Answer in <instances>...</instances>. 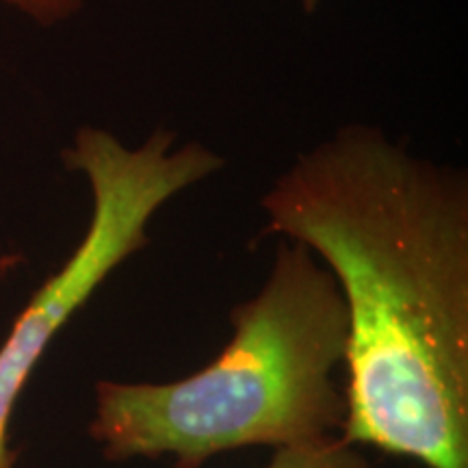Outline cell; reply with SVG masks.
I'll use <instances>...</instances> for the list:
<instances>
[{"mask_svg":"<svg viewBox=\"0 0 468 468\" xmlns=\"http://www.w3.org/2000/svg\"><path fill=\"white\" fill-rule=\"evenodd\" d=\"M262 234L306 245L347 306L341 441L468 468V176L368 124L297 154Z\"/></svg>","mask_w":468,"mask_h":468,"instance_id":"6da1fadb","label":"cell"},{"mask_svg":"<svg viewBox=\"0 0 468 468\" xmlns=\"http://www.w3.org/2000/svg\"><path fill=\"white\" fill-rule=\"evenodd\" d=\"M232 338L193 376L93 386L87 434L109 462L172 455L202 468L245 447H314L341 438L347 419L349 319L335 276L313 250L278 243L254 297L230 310Z\"/></svg>","mask_w":468,"mask_h":468,"instance_id":"7a4b0ae2","label":"cell"},{"mask_svg":"<svg viewBox=\"0 0 468 468\" xmlns=\"http://www.w3.org/2000/svg\"><path fill=\"white\" fill-rule=\"evenodd\" d=\"M176 139L169 128H156L128 148L104 128L80 126L63 150L66 167L90 185L91 218L80 243L33 292L0 345V468L16 466L11 417L52 338L122 262L148 248L150 221L169 200L226 167L224 156L208 145H176Z\"/></svg>","mask_w":468,"mask_h":468,"instance_id":"3957f363","label":"cell"},{"mask_svg":"<svg viewBox=\"0 0 468 468\" xmlns=\"http://www.w3.org/2000/svg\"><path fill=\"white\" fill-rule=\"evenodd\" d=\"M262 468H379L360 452V447L335 438L314 447L276 449Z\"/></svg>","mask_w":468,"mask_h":468,"instance_id":"277c9868","label":"cell"},{"mask_svg":"<svg viewBox=\"0 0 468 468\" xmlns=\"http://www.w3.org/2000/svg\"><path fill=\"white\" fill-rule=\"evenodd\" d=\"M300 5H302V9L306 11L308 16H313L314 11H317L319 5H321V0H300Z\"/></svg>","mask_w":468,"mask_h":468,"instance_id":"5b68a950","label":"cell"},{"mask_svg":"<svg viewBox=\"0 0 468 468\" xmlns=\"http://www.w3.org/2000/svg\"><path fill=\"white\" fill-rule=\"evenodd\" d=\"M419 468H420V466H419Z\"/></svg>","mask_w":468,"mask_h":468,"instance_id":"8992f818","label":"cell"}]
</instances>
